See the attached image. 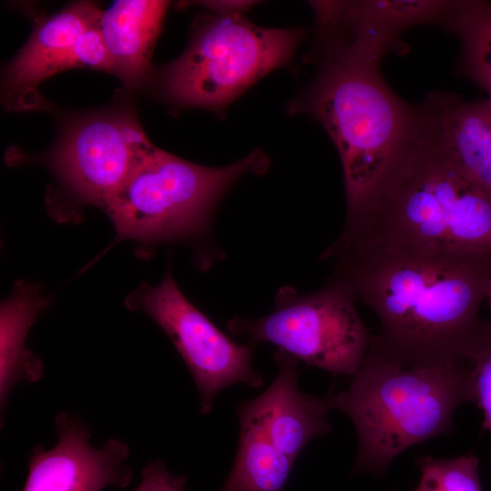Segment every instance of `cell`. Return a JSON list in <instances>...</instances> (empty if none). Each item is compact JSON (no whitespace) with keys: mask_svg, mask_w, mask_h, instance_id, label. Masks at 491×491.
Wrapping results in <instances>:
<instances>
[{"mask_svg":"<svg viewBox=\"0 0 491 491\" xmlns=\"http://www.w3.org/2000/svg\"><path fill=\"white\" fill-rule=\"evenodd\" d=\"M321 258L333 260L328 280L378 317L381 332L372 338L404 362L469 360L491 325L479 316L491 284V254L330 245Z\"/></svg>","mask_w":491,"mask_h":491,"instance_id":"cell-1","label":"cell"},{"mask_svg":"<svg viewBox=\"0 0 491 491\" xmlns=\"http://www.w3.org/2000/svg\"><path fill=\"white\" fill-rule=\"evenodd\" d=\"M331 245L491 254V192L428 138L418 115L409 138L361 204L346 213Z\"/></svg>","mask_w":491,"mask_h":491,"instance_id":"cell-2","label":"cell"},{"mask_svg":"<svg viewBox=\"0 0 491 491\" xmlns=\"http://www.w3.org/2000/svg\"><path fill=\"white\" fill-rule=\"evenodd\" d=\"M316 29V75L288 108L314 116L336 145L349 213L409 138L418 111L398 97L380 73L386 46L339 18Z\"/></svg>","mask_w":491,"mask_h":491,"instance_id":"cell-3","label":"cell"},{"mask_svg":"<svg viewBox=\"0 0 491 491\" xmlns=\"http://www.w3.org/2000/svg\"><path fill=\"white\" fill-rule=\"evenodd\" d=\"M471 376V360L406 363L371 337L349 386L328 395L357 433L353 473L381 476L410 446L450 433L456 409L472 402Z\"/></svg>","mask_w":491,"mask_h":491,"instance_id":"cell-4","label":"cell"},{"mask_svg":"<svg viewBox=\"0 0 491 491\" xmlns=\"http://www.w3.org/2000/svg\"><path fill=\"white\" fill-rule=\"evenodd\" d=\"M268 167V156L258 149L230 165L208 167L153 146L104 210L118 240L160 243L202 235L228 188L244 175H262Z\"/></svg>","mask_w":491,"mask_h":491,"instance_id":"cell-5","label":"cell"},{"mask_svg":"<svg viewBox=\"0 0 491 491\" xmlns=\"http://www.w3.org/2000/svg\"><path fill=\"white\" fill-rule=\"evenodd\" d=\"M302 36L298 29L261 27L242 15H202L185 52L161 71L160 92L177 106L222 111L287 64Z\"/></svg>","mask_w":491,"mask_h":491,"instance_id":"cell-6","label":"cell"},{"mask_svg":"<svg viewBox=\"0 0 491 491\" xmlns=\"http://www.w3.org/2000/svg\"><path fill=\"white\" fill-rule=\"evenodd\" d=\"M344 286L327 280L306 294L281 287L275 309L259 318L234 317L227 329L253 344L269 343L308 366L334 376H354L366 356L370 336Z\"/></svg>","mask_w":491,"mask_h":491,"instance_id":"cell-7","label":"cell"},{"mask_svg":"<svg viewBox=\"0 0 491 491\" xmlns=\"http://www.w3.org/2000/svg\"><path fill=\"white\" fill-rule=\"evenodd\" d=\"M125 304L145 313L168 336L192 374L202 414H209L216 396L233 385L262 386L253 346L235 342L196 308L176 285L170 266L159 284H141Z\"/></svg>","mask_w":491,"mask_h":491,"instance_id":"cell-8","label":"cell"},{"mask_svg":"<svg viewBox=\"0 0 491 491\" xmlns=\"http://www.w3.org/2000/svg\"><path fill=\"white\" fill-rule=\"evenodd\" d=\"M153 146L131 110L110 108L68 124L49 165L70 196L104 209Z\"/></svg>","mask_w":491,"mask_h":491,"instance_id":"cell-9","label":"cell"},{"mask_svg":"<svg viewBox=\"0 0 491 491\" xmlns=\"http://www.w3.org/2000/svg\"><path fill=\"white\" fill-rule=\"evenodd\" d=\"M102 12L95 4L82 1L38 21L5 70L2 90L10 109H42L48 105L37 92L44 80L68 69L101 66L102 45L86 30L99 23Z\"/></svg>","mask_w":491,"mask_h":491,"instance_id":"cell-10","label":"cell"},{"mask_svg":"<svg viewBox=\"0 0 491 491\" xmlns=\"http://www.w3.org/2000/svg\"><path fill=\"white\" fill-rule=\"evenodd\" d=\"M56 445L36 446L23 491H103L125 488L133 477L130 449L110 438L97 448L89 443L88 426L75 414L60 412L55 420Z\"/></svg>","mask_w":491,"mask_h":491,"instance_id":"cell-11","label":"cell"},{"mask_svg":"<svg viewBox=\"0 0 491 491\" xmlns=\"http://www.w3.org/2000/svg\"><path fill=\"white\" fill-rule=\"evenodd\" d=\"M277 374L259 396L238 403L237 415L253 421L271 442L294 461L315 437L332 430L327 414L329 396L301 393L298 360L277 349L274 356Z\"/></svg>","mask_w":491,"mask_h":491,"instance_id":"cell-12","label":"cell"},{"mask_svg":"<svg viewBox=\"0 0 491 491\" xmlns=\"http://www.w3.org/2000/svg\"><path fill=\"white\" fill-rule=\"evenodd\" d=\"M417 108L428 138L491 192V99L465 101L453 93L432 92Z\"/></svg>","mask_w":491,"mask_h":491,"instance_id":"cell-13","label":"cell"},{"mask_svg":"<svg viewBox=\"0 0 491 491\" xmlns=\"http://www.w3.org/2000/svg\"><path fill=\"white\" fill-rule=\"evenodd\" d=\"M167 6L166 1L118 0L102 12L99 28L113 73L127 86L146 79Z\"/></svg>","mask_w":491,"mask_h":491,"instance_id":"cell-14","label":"cell"},{"mask_svg":"<svg viewBox=\"0 0 491 491\" xmlns=\"http://www.w3.org/2000/svg\"><path fill=\"white\" fill-rule=\"evenodd\" d=\"M50 302L32 284H17L1 304L0 314V406L3 414L10 392L22 381L41 379V359L27 350L25 338L37 316Z\"/></svg>","mask_w":491,"mask_h":491,"instance_id":"cell-15","label":"cell"},{"mask_svg":"<svg viewBox=\"0 0 491 491\" xmlns=\"http://www.w3.org/2000/svg\"><path fill=\"white\" fill-rule=\"evenodd\" d=\"M238 418L235 460L220 491H284L296 461L282 453L249 418Z\"/></svg>","mask_w":491,"mask_h":491,"instance_id":"cell-16","label":"cell"},{"mask_svg":"<svg viewBox=\"0 0 491 491\" xmlns=\"http://www.w3.org/2000/svg\"><path fill=\"white\" fill-rule=\"evenodd\" d=\"M460 1H344L346 17L391 45L406 28L447 19Z\"/></svg>","mask_w":491,"mask_h":491,"instance_id":"cell-17","label":"cell"},{"mask_svg":"<svg viewBox=\"0 0 491 491\" xmlns=\"http://www.w3.org/2000/svg\"><path fill=\"white\" fill-rule=\"evenodd\" d=\"M446 24L459 38L466 75L491 99V1H460Z\"/></svg>","mask_w":491,"mask_h":491,"instance_id":"cell-18","label":"cell"},{"mask_svg":"<svg viewBox=\"0 0 491 491\" xmlns=\"http://www.w3.org/2000/svg\"><path fill=\"white\" fill-rule=\"evenodd\" d=\"M416 465L421 476L410 491H483L478 459L473 453L454 458L421 456Z\"/></svg>","mask_w":491,"mask_h":491,"instance_id":"cell-19","label":"cell"},{"mask_svg":"<svg viewBox=\"0 0 491 491\" xmlns=\"http://www.w3.org/2000/svg\"><path fill=\"white\" fill-rule=\"evenodd\" d=\"M467 357L472 362V402L483 411V427L491 431V326Z\"/></svg>","mask_w":491,"mask_h":491,"instance_id":"cell-20","label":"cell"},{"mask_svg":"<svg viewBox=\"0 0 491 491\" xmlns=\"http://www.w3.org/2000/svg\"><path fill=\"white\" fill-rule=\"evenodd\" d=\"M187 478L171 473L160 460L147 463L141 472V481L134 491H185Z\"/></svg>","mask_w":491,"mask_h":491,"instance_id":"cell-21","label":"cell"},{"mask_svg":"<svg viewBox=\"0 0 491 491\" xmlns=\"http://www.w3.org/2000/svg\"><path fill=\"white\" fill-rule=\"evenodd\" d=\"M200 5L205 6L215 15H242L244 11L251 7L256 2L252 1H202Z\"/></svg>","mask_w":491,"mask_h":491,"instance_id":"cell-22","label":"cell"},{"mask_svg":"<svg viewBox=\"0 0 491 491\" xmlns=\"http://www.w3.org/2000/svg\"><path fill=\"white\" fill-rule=\"evenodd\" d=\"M486 299H487L489 306L491 308V284H490V286H489V287L487 289L486 298Z\"/></svg>","mask_w":491,"mask_h":491,"instance_id":"cell-23","label":"cell"}]
</instances>
